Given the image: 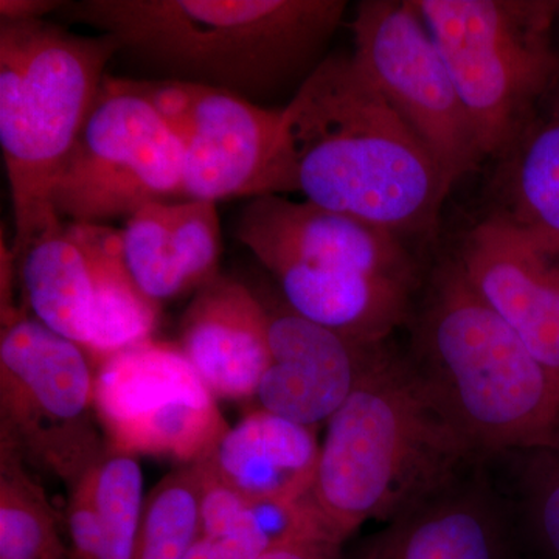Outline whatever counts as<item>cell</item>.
Masks as SVG:
<instances>
[{
    "label": "cell",
    "mask_w": 559,
    "mask_h": 559,
    "mask_svg": "<svg viewBox=\"0 0 559 559\" xmlns=\"http://www.w3.org/2000/svg\"><path fill=\"white\" fill-rule=\"evenodd\" d=\"M200 536V487L193 465L175 469L151 491L132 559H186Z\"/></svg>",
    "instance_id": "obj_24"
},
{
    "label": "cell",
    "mask_w": 559,
    "mask_h": 559,
    "mask_svg": "<svg viewBox=\"0 0 559 559\" xmlns=\"http://www.w3.org/2000/svg\"><path fill=\"white\" fill-rule=\"evenodd\" d=\"M64 5L61 0H0V21H39Z\"/></svg>",
    "instance_id": "obj_28"
},
{
    "label": "cell",
    "mask_w": 559,
    "mask_h": 559,
    "mask_svg": "<svg viewBox=\"0 0 559 559\" xmlns=\"http://www.w3.org/2000/svg\"><path fill=\"white\" fill-rule=\"evenodd\" d=\"M454 257L471 288L559 381V250L495 212Z\"/></svg>",
    "instance_id": "obj_12"
},
{
    "label": "cell",
    "mask_w": 559,
    "mask_h": 559,
    "mask_svg": "<svg viewBox=\"0 0 559 559\" xmlns=\"http://www.w3.org/2000/svg\"><path fill=\"white\" fill-rule=\"evenodd\" d=\"M123 257L140 289L156 301L201 289L219 275L221 227L213 202H156L121 230Z\"/></svg>",
    "instance_id": "obj_18"
},
{
    "label": "cell",
    "mask_w": 559,
    "mask_h": 559,
    "mask_svg": "<svg viewBox=\"0 0 559 559\" xmlns=\"http://www.w3.org/2000/svg\"><path fill=\"white\" fill-rule=\"evenodd\" d=\"M345 10L342 0H81L60 16L110 36L116 58L153 81L261 105L319 68Z\"/></svg>",
    "instance_id": "obj_2"
},
{
    "label": "cell",
    "mask_w": 559,
    "mask_h": 559,
    "mask_svg": "<svg viewBox=\"0 0 559 559\" xmlns=\"http://www.w3.org/2000/svg\"><path fill=\"white\" fill-rule=\"evenodd\" d=\"M473 462L385 522L364 559H525L510 498Z\"/></svg>",
    "instance_id": "obj_14"
},
{
    "label": "cell",
    "mask_w": 559,
    "mask_h": 559,
    "mask_svg": "<svg viewBox=\"0 0 559 559\" xmlns=\"http://www.w3.org/2000/svg\"><path fill=\"white\" fill-rule=\"evenodd\" d=\"M270 551L246 511L237 530L221 536H198L186 559H257Z\"/></svg>",
    "instance_id": "obj_27"
},
{
    "label": "cell",
    "mask_w": 559,
    "mask_h": 559,
    "mask_svg": "<svg viewBox=\"0 0 559 559\" xmlns=\"http://www.w3.org/2000/svg\"><path fill=\"white\" fill-rule=\"evenodd\" d=\"M257 559H316L310 557V555L301 554V551L296 550H272L266 551V554L261 555V557Z\"/></svg>",
    "instance_id": "obj_29"
},
{
    "label": "cell",
    "mask_w": 559,
    "mask_h": 559,
    "mask_svg": "<svg viewBox=\"0 0 559 559\" xmlns=\"http://www.w3.org/2000/svg\"><path fill=\"white\" fill-rule=\"evenodd\" d=\"M264 307L270 318L271 364L257 390L259 409L318 428L348 399L382 342L348 340L301 318L285 301L280 308Z\"/></svg>",
    "instance_id": "obj_15"
},
{
    "label": "cell",
    "mask_w": 559,
    "mask_h": 559,
    "mask_svg": "<svg viewBox=\"0 0 559 559\" xmlns=\"http://www.w3.org/2000/svg\"><path fill=\"white\" fill-rule=\"evenodd\" d=\"M447 62L485 160H507L559 75L551 27L559 2L414 0Z\"/></svg>",
    "instance_id": "obj_6"
},
{
    "label": "cell",
    "mask_w": 559,
    "mask_h": 559,
    "mask_svg": "<svg viewBox=\"0 0 559 559\" xmlns=\"http://www.w3.org/2000/svg\"><path fill=\"white\" fill-rule=\"evenodd\" d=\"M200 487V536H221L240 527L249 500L218 479L201 460L191 463Z\"/></svg>",
    "instance_id": "obj_25"
},
{
    "label": "cell",
    "mask_w": 559,
    "mask_h": 559,
    "mask_svg": "<svg viewBox=\"0 0 559 559\" xmlns=\"http://www.w3.org/2000/svg\"><path fill=\"white\" fill-rule=\"evenodd\" d=\"M119 46L39 21H0V145L13 201L14 260L61 223L50 190Z\"/></svg>",
    "instance_id": "obj_5"
},
{
    "label": "cell",
    "mask_w": 559,
    "mask_h": 559,
    "mask_svg": "<svg viewBox=\"0 0 559 559\" xmlns=\"http://www.w3.org/2000/svg\"><path fill=\"white\" fill-rule=\"evenodd\" d=\"M94 370L95 415L112 450L194 463L229 429L179 345L150 340Z\"/></svg>",
    "instance_id": "obj_10"
},
{
    "label": "cell",
    "mask_w": 559,
    "mask_h": 559,
    "mask_svg": "<svg viewBox=\"0 0 559 559\" xmlns=\"http://www.w3.org/2000/svg\"><path fill=\"white\" fill-rule=\"evenodd\" d=\"M183 150V201L216 204L259 194L277 142L282 108L213 87L143 80Z\"/></svg>",
    "instance_id": "obj_11"
},
{
    "label": "cell",
    "mask_w": 559,
    "mask_h": 559,
    "mask_svg": "<svg viewBox=\"0 0 559 559\" xmlns=\"http://www.w3.org/2000/svg\"><path fill=\"white\" fill-rule=\"evenodd\" d=\"M319 454L316 428L257 409L227 429L201 462L249 502H264L311 492Z\"/></svg>",
    "instance_id": "obj_19"
},
{
    "label": "cell",
    "mask_w": 559,
    "mask_h": 559,
    "mask_svg": "<svg viewBox=\"0 0 559 559\" xmlns=\"http://www.w3.org/2000/svg\"><path fill=\"white\" fill-rule=\"evenodd\" d=\"M68 528L70 559H102L100 525L84 476L70 488Z\"/></svg>",
    "instance_id": "obj_26"
},
{
    "label": "cell",
    "mask_w": 559,
    "mask_h": 559,
    "mask_svg": "<svg viewBox=\"0 0 559 559\" xmlns=\"http://www.w3.org/2000/svg\"><path fill=\"white\" fill-rule=\"evenodd\" d=\"M480 462L441 417L404 353L382 342L326 423L311 496L337 543L388 522Z\"/></svg>",
    "instance_id": "obj_4"
},
{
    "label": "cell",
    "mask_w": 559,
    "mask_h": 559,
    "mask_svg": "<svg viewBox=\"0 0 559 559\" xmlns=\"http://www.w3.org/2000/svg\"><path fill=\"white\" fill-rule=\"evenodd\" d=\"M178 345L216 399H252L271 364L266 307L245 283L216 275L183 312Z\"/></svg>",
    "instance_id": "obj_17"
},
{
    "label": "cell",
    "mask_w": 559,
    "mask_h": 559,
    "mask_svg": "<svg viewBox=\"0 0 559 559\" xmlns=\"http://www.w3.org/2000/svg\"><path fill=\"white\" fill-rule=\"evenodd\" d=\"M411 370L473 457L559 447V381L471 288L455 257L411 318Z\"/></svg>",
    "instance_id": "obj_3"
},
{
    "label": "cell",
    "mask_w": 559,
    "mask_h": 559,
    "mask_svg": "<svg viewBox=\"0 0 559 559\" xmlns=\"http://www.w3.org/2000/svg\"><path fill=\"white\" fill-rule=\"evenodd\" d=\"M84 477L100 525L102 559H132L146 502L135 455L106 444Z\"/></svg>",
    "instance_id": "obj_22"
},
{
    "label": "cell",
    "mask_w": 559,
    "mask_h": 559,
    "mask_svg": "<svg viewBox=\"0 0 559 559\" xmlns=\"http://www.w3.org/2000/svg\"><path fill=\"white\" fill-rule=\"evenodd\" d=\"M235 237L263 266L297 263L337 274L419 280L417 264L400 237L308 201L280 194L253 198L238 216Z\"/></svg>",
    "instance_id": "obj_13"
},
{
    "label": "cell",
    "mask_w": 559,
    "mask_h": 559,
    "mask_svg": "<svg viewBox=\"0 0 559 559\" xmlns=\"http://www.w3.org/2000/svg\"><path fill=\"white\" fill-rule=\"evenodd\" d=\"M0 559H70L46 492L5 441L0 448Z\"/></svg>",
    "instance_id": "obj_20"
},
{
    "label": "cell",
    "mask_w": 559,
    "mask_h": 559,
    "mask_svg": "<svg viewBox=\"0 0 559 559\" xmlns=\"http://www.w3.org/2000/svg\"><path fill=\"white\" fill-rule=\"evenodd\" d=\"M510 498L525 559H559V447L514 452Z\"/></svg>",
    "instance_id": "obj_23"
},
{
    "label": "cell",
    "mask_w": 559,
    "mask_h": 559,
    "mask_svg": "<svg viewBox=\"0 0 559 559\" xmlns=\"http://www.w3.org/2000/svg\"><path fill=\"white\" fill-rule=\"evenodd\" d=\"M123 252L121 230L62 219L14 260L33 318L84 349L92 310L109 264Z\"/></svg>",
    "instance_id": "obj_16"
},
{
    "label": "cell",
    "mask_w": 559,
    "mask_h": 559,
    "mask_svg": "<svg viewBox=\"0 0 559 559\" xmlns=\"http://www.w3.org/2000/svg\"><path fill=\"white\" fill-rule=\"evenodd\" d=\"M353 57L421 140L448 189L485 160L468 112L414 0H364Z\"/></svg>",
    "instance_id": "obj_9"
},
{
    "label": "cell",
    "mask_w": 559,
    "mask_h": 559,
    "mask_svg": "<svg viewBox=\"0 0 559 559\" xmlns=\"http://www.w3.org/2000/svg\"><path fill=\"white\" fill-rule=\"evenodd\" d=\"M506 209L559 250V119L532 131L509 157Z\"/></svg>",
    "instance_id": "obj_21"
},
{
    "label": "cell",
    "mask_w": 559,
    "mask_h": 559,
    "mask_svg": "<svg viewBox=\"0 0 559 559\" xmlns=\"http://www.w3.org/2000/svg\"><path fill=\"white\" fill-rule=\"evenodd\" d=\"M94 378L84 349L31 314L2 322V441L70 488L106 450L95 429Z\"/></svg>",
    "instance_id": "obj_8"
},
{
    "label": "cell",
    "mask_w": 559,
    "mask_h": 559,
    "mask_svg": "<svg viewBox=\"0 0 559 559\" xmlns=\"http://www.w3.org/2000/svg\"><path fill=\"white\" fill-rule=\"evenodd\" d=\"M183 201V150L143 80H103L50 190L61 219L108 224L156 202Z\"/></svg>",
    "instance_id": "obj_7"
},
{
    "label": "cell",
    "mask_w": 559,
    "mask_h": 559,
    "mask_svg": "<svg viewBox=\"0 0 559 559\" xmlns=\"http://www.w3.org/2000/svg\"><path fill=\"white\" fill-rule=\"evenodd\" d=\"M293 191L401 240L430 237L451 193L421 140L353 53L326 57L282 108L257 197Z\"/></svg>",
    "instance_id": "obj_1"
}]
</instances>
